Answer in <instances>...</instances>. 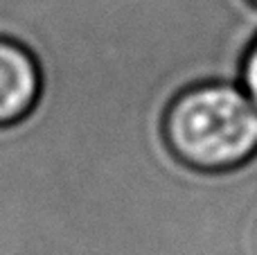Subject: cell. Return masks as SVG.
I'll list each match as a JSON object with an SVG mask.
<instances>
[{
    "instance_id": "1",
    "label": "cell",
    "mask_w": 257,
    "mask_h": 255,
    "mask_svg": "<svg viewBox=\"0 0 257 255\" xmlns=\"http://www.w3.org/2000/svg\"><path fill=\"white\" fill-rule=\"evenodd\" d=\"M163 136L185 165L203 172L232 170L257 152V106L239 84L203 81L172 99Z\"/></svg>"
},
{
    "instance_id": "2",
    "label": "cell",
    "mask_w": 257,
    "mask_h": 255,
    "mask_svg": "<svg viewBox=\"0 0 257 255\" xmlns=\"http://www.w3.org/2000/svg\"><path fill=\"white\" fill-rule=\"evenodd\" d=\"M41 90L36 59L21 43L0 36V126L25 117Z\"/></svg>"
},
{
    "instance_id": "3",
    "label": "cell",
    "mask_w": 257,
    "mask_h": 255,
    "mask_svg": "<svg viewBox=\"0 0 257 255\" xmlns=\"http://www.w3.org/2000/svg\"><path fill=\"white\" fill-rule=\"evenodd\" d=\"M239 86L246 90V95L250 97V102L257 106V39L250 43L248 52H246V57H244Z\"/></svg>"
},
{
    "instance_id": "4",
    "label": "cell",
    "mask_w": 257,
    "mask_h": 255,
    "mask_svg": "<svg viewBox=\"0 0 257 255\" xmlns=\"http://www.w3.org/2000/svg\"><path fill=\"white\" fill-rule=\"evenodd\" d=\"M250 3H253V5H255V7H257V0H250Z\"/></svg>"
}]
</instances>
